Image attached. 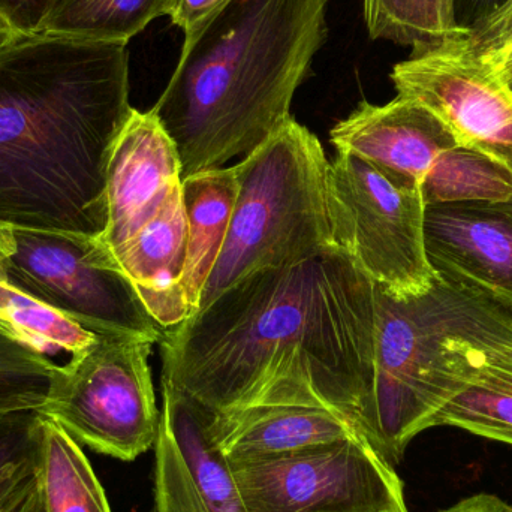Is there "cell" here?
Here are the masks:
<instances>
[{
    "label": "cell",
    "mask_w": 512,
    "mask_h": 512,
    "mask_svg": "<svg viewBox=\"0 0 512 512\" xmlns=\"http://www.w3.org/2000/svg\"><path fill=\"white\" fill-rule=\"evenodd\" d=\"M424 243L438 276L512 310V200L426 206Z\"/></svg>",
    "instance_id": "cell-13"
},
{
    "label": "cell",
    "mask_w": 512,
    "mask_h": 512,
    "mask_svg": "<svg viewBox=\"0 0 512 512\" xmlns=\"http://www.w3.org/2000/svg\"><path fill=\"white\" fill-rule=\"evenodd\" d=\"M363 9L370 38L408 45L414 53L462 41L468 33L456 0H364Z\"/></svg>",
    "instance_id": "cell-20"
},
{
    "label": "cell",
    "mask_w": 512,
    "mask_h": 512,
    "mask_svg": "<svg viewBox=\"0 0 512 512\" xmlns=\"http://www.w3.org/2000/svg\"><path fill=\"white\" fill-rule=\"evenodd\" d=\"M373 333L375 283L334 246L249 274L162 330V382L213 415L330 409L369 439Z\"/></svg>",
    "instance_id": "cell-1"
},
{
    "label": "cell",
    "mask_w": 512,
    "mask_h": 512,
    "mask_svg": "<svg viewBox=\"0 0 512 512\" xmlns=\"http://www.w3.org/2000/svg\"><path fill=\"white\" fill-rule=\"evenodd\" d=\"M444 426L512 445V343L487 355L468 385L436 415L433 427Z\"/></svg>",
    "instance_id": "cell-17"
},
{
    "label": "cell",
    "mask_w": 512,
    "mask_h": 512,
    "mask_svg": "<svg viewBox=\"0 0 512 512\" xmlns=\"http://www.w3.org/2000/svg\"><path fill=\"white\" fill-rule=\"evenodd\" d=\"M182 191V165L155 111L132 108L111 153L107 225L98 237L111 255L152 224Z\"/></svg>",
    "instance_id": "cell-12"
},
{
    "label": "cell",
    "mask_w": 512,
    "mask_h": 512,
    "mask_svg": "<svg viewBox=\"0 0 512 512\" xmlns=\"http://www.w3.org/2000/svg\"><path fill=\"white\" fill-rule=\"evenodd\" d=\"M131 111L128 45L0 41V227L101 236L108 164Z\"/></svg>",
    "instance_id": "cell-2"
},
{
    "label": "cell",
    "mask_w": 512,
    "mask_h": 512,
    "mask_svg": "<svg viewBox=\"0 0 512 512\" xmlns=\"http://www.w3.org/2000/svg\"><path fill=\"white\" fill-rule=\"evenodd\" d=\"M331 143L337 153L357 156L420 188L436 159L460 146L433 111L403 96L384 105L360 102L331 129Z\"/></svg>",
    "instance_id": "cell-14"
},
{
    "label": "cell",
    "mask_w": 512,
    "mask_h": 512,
    "mask_svg": "<svg viewBox=\"0 0 512 512\" xmlns=\"http://www.w3.org/2000/svg\"><path fill=\"white\" fill-rule=\"evenodd\" d=\"M463 39L412 53L394 65L391 81L397 96L433 111L460 146L512 171V92Z\"/></svg>",
    "instance_id": "cell-10"
},
{
    "label": "cell",
    "mask_w": 512,
    "mask_h": 512,
    "mask_svg": "<svg viewBox=\"0 0 512 512\" xmlns=\"http://www.w3.org/2000/svg\"><path fill=\"white\" fill-rule=\"evenodd\" d=\"M168 2L170 0H54L39 33L128 45L152 21L167 15Z\"/></svg>",
    "instance_id": "cell-19"
},
{
    "label": "cell",
    "mask_w": 512,
    "mask_h": 512,
    "mask_svg": "<svg viewBox=\"0 0 512 512\" xmlns=\"http://www.w3.org/2000/svg\"><path fill=\"white\" fill-rule=\"evenodd\" d=\"M231 0H170L167 17L183 32V44L197 38Z\"/></svg>",
    "instance_id": "cell-27"
},
{
    "label": "cell",
    "mask_w": 512,
    "mask_h": 512,
    "mask_svg": "<svg viewBox=\"0 0 512 512\" xmlns=\"http://www.w3.org/2000/svg\"><path fill=\"white\" fill-rule=\"evenodd\" d=\"M328 167L321 141L294 117L234 165L239 191L200 309L249 274L300 264L336 246Z\"/></svg>",
    "instance_id": "cell-5"
},
{
    "label": "cell",
    "mask_w": 512,
    "mask_h": 512,
    "mask_svg": "<svg viewBox=\"0 0 512 512\" xmlns=\"http://www.w3.org/2000/svg\"><path fill=\"white\" fill-rule=\"evenodd\" d=\"M45 415L0 414V512H18L41 481Z\"/></svg>",
    "instance_id": "cell-23"
},
{
    "label": "cell",
    "mask_w": 512,
    "mask_h": 512,
    "mask_svg": "<svg viewBox=\"0 0 512 512\" xmlns=\"http://www.w3.org/2000/svg\"><path fill=\"white\" fill-rule=\"evenodd\" d=\"M426 206L512 200V171L465 146L442 153L421 183Z\"/></svg>",
    "instance_id": "cell-22"
},
{
    "label": "cell",
    "mask_w": 512,
    "mask_h": 512,
    "mask_svg": "<svg viewBox=\"0 0 512 512\" xmlns=\"http://www.w3.org/2000/svg\"><path fill=\"white\" fill-rule=\"evenodd\" d=\"M0 252L12 288L84 330L161 340L162 328L98 237L0 227Z\"/></svg>",
    "instance_id": "cell-7"
},
{
    "label": "cell",
    "mask_w": 512,
    "mask_h": 512,
    "mask_svg": "<svg viewBox=\"0 0 512 512\" xmlns=\"http://www.w3.org/2000/svg\"><path fill=\"white\" fill-rule=\"evenodd\" d=\"M59 372L44 352L0 333V414L44 408Z\"/></svg>",
    "instance_id": "cell-24"
},
{
    "label": "cell",
    "mask_w": 512,
    "mask_h": 512,
    "mask_svg": "<svg viewBox=\"0 0 512 512\" xmlns=\"http://www.w3.org/2000/svg\"><path fill=\"white\" fill-rule=\"evenodd\" d=\"M330 0H231L182 45L152 108L176 144L182 180L251 155L291 116L327 38Z\"/></svg>",
    "instance_id": "cell-3"
},
{
    "label": "cell",
    "mask_w": 512,
    "mask_h": 512,
    "mask_svg": "<svg viewBox=\"0 0 512 512\" xmlns=\"http://www.w3.org/2000/svg\"><path fill=\"white\" fill-rule=\"evenodd\" d=\"M327 185L337 248L390 297L427 294L438 274L427 259L420 186L346 153L330 161Z\"/></svg>",
    "instance_id": "cell-8"
},
{
    "label": "cell",
    "mask_w": 512,
    "mask_h": 512,
    "mask_svg": "<svg viewBox=\"0 0 512 512\" xmlns=\"http://www.w3.org/2000/svg\"><path fill=\"white\" fill-rule=\"evenodd\" d=\"M188 216L182 191L164 212L111 255L114 265L134 283L138 295L164 291L179 282L188 248Z\"/></svg>",
    "instance_id": "cell-18"
},
{
    "label": "cell",
    "mask_w": 512,
    "mask_h": 512,
    "mask_svg": "<svg viewBox=\"0 0 512 512\" xmlns=\"http://www.w3.org/2000/svg\"><path fill=\"white\" fill-rule=\"evenodd\" d=\"M162 393L153 512H246L227 462L207 435L204 409L164 382Z\"/></svg>",
    "instance_id": "cell-11"
},
{
    "label": "cell",
    "mask_w": 512,
    "mask_h": 512,
    "mask_svg": "<svg viewBox=\"0 0 512 512\" xmlns=\"http://www.w3.org/2000/svg\"><path fill=\"white\" fill-rule=\"evenodd\" d=\"M379 512H409L408 507H396V508H385V510Z\"/></svg>",
    "instance_id": "cell-32"
},
{
    "label": "cell",
    "mask_w": 512,
    "mask_h": 512,
    "mask_svg": "<svg viewBox=\"0 0 512 512\" xmlns=\"http://www.w3.org/2000/svg\"><path fill=\"white\" fill-rule=\"evenodd\" d=\"M512 343V310L438 276L427 294L396 300L375 285L369 441L396 468L409 444Z\"/></svg>",
    "instance_id": "cell-4"
},
{
    "label": "cell",
    "mask_w": 512,
    "mask_h": 512,
    "mask_svg": "<svg viewBox=\"0 0 512 512\" xmlns=\"http://www.w3.org/2000/svg\"><path fill=\"white\" fill-rule=\"evenodd\" d=\"M156 342L96 334L60 367L42 415L90 450L134 462L155 448L161 424L149 357Z\"/></svg>",
    "instance_id": "cell-6"
},
{
    "label": "cell",
    "mask_w": 512,
    "mask_h": 512,
    "mask_svg": "<svg viewBox=\"0 0 512 512\" xmlns=\"http://www.w3.org/2000/svg\"><path fill=\"white\" fill-rule=\"evenodd\" d=\"M441 512H512V505L492 493H477Z\"/></svg>",
    "instance_id": "cell-29"
},
{
    "label": "cell",
    "mask_w": 512,
    "mask_h": 512,
    "mask_svg": "<svg viewBox=\"0 0 512 512\" xmlns=\"http://www.w3.org/2000/svg\"><path fill=\"white\" fill-rule=\"evenodd\" d=\"M18 295L20 292L8 283L2 252H0V333L8 334L11 337H15L12 316H14Z\"/></svg>",
    "instance_id": "cell-28"
},
{
    "label": "cell",
    "mask_w": 512,
    "mask_h": 512,
    "mask_svg": "<svg viewBox=\"0 0 512 512\" xmlns=\"http://www.w3.org/2000/svg\"><path fill=\"white\" fill-rule=\"evenodd\" d=\"M463 42L512 92V0L474 21Z\"/></svg>",
    "instance_id": "cell-25"
},
{
    "label": "cell",
    "mask_w": 512,
    "mask_h": 512,
    "mask_svg": "<svg viewBox=\"0 0 512 512\" xmlns=\"http://www.w3.org/2000/svg\"><path fill=\"white\" fill-rule=\"evenodd\" d=\"M502 2H504V0H456V11H459L460 8L463 12L468 14L469 18L477 21L478 18L484 17V15L492 12L493 9L501 5Z\"/></svg>",
    "instance_id": "cell-30"
},
{
    "label": "cell",
    "mask_w": 512,
    "mask_h": 512,
    "mask_svg": "<svg viewBox=\"0 0 512 512\" xmlns=\"http://www.w3.org/2000/svg\"><path fill=\"white\" fill-rule=\"evenodd\" d=\"M227 465L246 512H379L406 507L402 478L366 438Z\"/></svg>",
    "instance_id": "cell-9"
},
{
    "label": "cell",
    "mask_w": 512,
    "mask_h": 512,
    "mask_svg": "<svg viewBox=\"0 0 512 512\" xmlns=\"http://www.w3.org/2000/svg\"><path fill=\"white\" fill-rule=\"evenodd\" d=\"M54 0H0V41L38 35Z\"/></svg>",
    "instance_id": "cell-26"
},
{
    "label": "cell",
    "mask_w": 512,
    "mask_h": 512,
    "mask_svg": "<svg viewBox=\"0 0 512 512\" xmlns=\"http://www.w3.org/2000/svg\"><path fill=\"white\" fill-rule=\"evenodd\" d=\"M204 412L210 442L227 463L267 459L343 439L366 438L348 417L324 408L262 406L225 415H213L206 409Z\"/></svg>",
    "instance_id": "cell-16"
},
{
    "label": "cell",
    "mask_w": 512,
    "mask_h": 512,
    "mask_svg": "<svg viewBox=\"0 0 512 512\" xmlns=\"http://www.w3.org/2000/svg\"><path fill=\"white\" fill-rule=\"evenodd\" d=\"M18 512H45L44 499H42L41 487L30 495L27 499L26 504L20 508Z\"/></svg>",
    "instance_id": "cell-31"
},
{
    "label": "cell",
    "mask_w": 512,
    "mask_h": 512,
    "mask_svg": "<svg viewBox=\"0 0 512 512\" xmlns=\"http://www.w3.org/2000/svg\"><path fill=\"white\" fill-rule=\"evenodd\" d=\"M237 191L234 167L215 168L182 180L189 225L182 277L171 288L141 295L162 330L186 321L200 309L204 286L227 239Z\"/></svg>",
    "instance_id": "cell-15"
},
{
    "label": "cell",
    "mask_w": 512,
    "mask_h": 512,
    "mask_svg": "<svg viewBox=\"0 0 512 512\" xmlns=\"http://www.w3.org/2000/svg\"><path fill=\"white\" fill-rule=\"evenodd\" d=\"M39 487L45 512H111L104 487L81 445L48 417Z\"/></svg>",
    "instance_id": "cell-21"
}]
</instances>
